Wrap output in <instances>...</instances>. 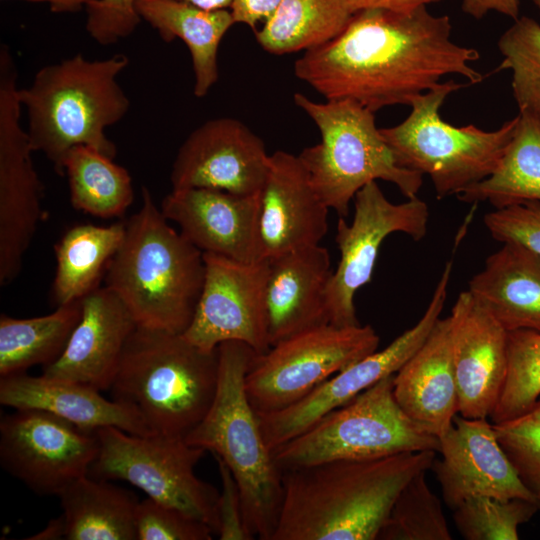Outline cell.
<instances>
[{"label": "cell", "mask_w": 540, "mask_h": 540, "mask_svg": "<svg viewBox=\"0 0 540 540\" xmlns=\"http://www.w3.org/2000/svg\"><path fill=\"white\" fill-rule=\"evenodd\" d=\"M451 31L450 17L433 15L427 6L361 10L336 37L304 51L294 74L328 100H353L373 112L410 105L443 76L483 80L471 66L478 50L453 42Z\"/></svg>", "instance_id": "6da1fadb"}, {"label": "cell", "mask_w": 540, "mask_h": 540, "mask_svg": "<svg viewBox=\"0 0 540 540\" xmlns=\"http://www.w3.org/2000/svg\"><path fill=\"white\" fill-rule=\"evenodd\" d=\"M436 451L334 460L282 470L283 498L271 540H376L403 487Z\"/></svg>", "instance_id": "7a4b0ae2"}, {"label": "cell", "mask_w": 540, "mask_h": 540, "mask_svg": "<svg viewBox=\"0 0 540 540\" xmlns=\"http://www.w3.org/2000/svg\"><path fill=\"white\" fill-rule=\"evenodd\" d=\"M141 194V208L125 221L104 286L124 302L138 326L183 334L203 289V252L169 225L147 187Z\"/></svg>", "instance_id": "3957f363"}, {"label": "cell", "mask_w": 540, "mask_h": 540, "mask_svg": "<svg viewBox=\"0 0 540 540\" xmlns=\"http://www.w3.org/2000/svg\"><path fill=\"white\" fill-rule=\"evenodd\" d=\"M128 65L124 54L89 60L79 53L42 67L29 87L18 90L33 151L45 154L57 174L64 176L66 155L75 146L112 159L117 155L105 130L129 110L130 100L117 81Z\"/></svg>", "instance_id": "277c9868"}, {"label": "cell", "mask_w": 540, "mask_h": 540, "mask_svg": "<svg viewBox=\"0 0 540 540\" xmlns=\"http://www.w3.org/2000/svg\"><path fill=\"white\" fill-rule=\"evenodd\" d=\"M255 354L250 346L239 341L218 346L214 400L185 440L210 451L229 467L240 489L248 530L254 539L271 540L282 505V471L273 459L245 391V376Z\"/></svg>", "instance_id": "5b68a950"}, {"label": "cell", "mask_w": 540, "mask_h": 540, "mask_svg": "<svg viewBox=\"0 0 540 540\" xmlns=\"http://www.w3.org/2000/svg\"><path fill=\"white\" fill-rule=\"evenodd\" d=\"M218 371V347L205 351L182 334L137 326L109 390L153 434L185 438L214 400Z\"/></svg>", "instance_id": "8992f818"}, {"label": "cell", "mask_w": 540, "mask_h": 540, "mask_svg": "<svg viewBox=\"0 0 540 540\" xmlns=\"http://www.w3.org/2000/svg\"><path fill=\"white\" fill-rule=\"evenodd\" d=\"M293 100L321 134V142L298 157L322 202L339 217L345 218L356 193L376 180L394 184L407 199L417 197L423 175L398 165L375 112L349 99L315 102L296 93Z\"/></svg>", "instance_id": "52a82bcc"}, {"label": "cell", "mask_w": 540, "mask_h": 540, "mask_svg": "<svg viewBox=\"0 0 540 540\" xmlns=\"http://www.w3.org/2000/svg\"><path fill=\"white\" fill-rule=\"evenodd\" d=\"M464 85L439 83L415 97L411 112L400 124L380 129L401 167L427 175L438 199L458 195L490 176L510 143L518 115L493 131L475 125L456 127L445 122L440 109L451 93Z\"/></svg>", "instance_id": "ba28073f"}, {"label": "cell", "mask_w": 540, "mask_h": 540, "mask_svg": "<svg viewBox=\"0 0 540 540\" xmlns=\"http://www.w3.org/2000/svg\"><path fill=\"white\" fill-rule=\"evenodd\" d=\"M394 374L327 413L272 450L282 470L334 460L374 459L405 452H438L439 438L413 421L393 392Z\"/></svg>", "instance_id": "9c48e42d"}, {"label": "cell", "mask_w": 540, "mask_h": 540, "mask_svg": "<svg viewBox=\"0 0 540 540\" xmlns=\"http://www.w3.org/2000/svg\"><path fill=\"white\" fill-rule=\"evenodd\" d=\"M95 432L99 452L88 475L124 480L148 498L206 523L217 533L219 491L194 471L204 449L180 436L136 435L116 427H101Z\"/></svg>", "instance_id": "30bf717a"}, {"label": "cell", "mask_w": 540, "mask_h": 540, "mask_svg": "<svg viewBox=\"0 0 540 540\" xmlns=\"http://www.w3.org/2000/svg\"><path fill=\"white\" fill-rule=\"evenodd\" d=\"M370 325L315 327L255 354L245 391L256 413H271L300 401L336 373L377 350Z\"/></svg>", "instance_id": "8fae6325"}, {"label": "cell", "mask_w": 540, "mask_h": 540, "mask_svg": "<svg viewBox=\"0 0 540 540\" xmlns=\"http://www.w3.org/2000/svg\"><path fill=\"white\" fill-rule=\"evenodd\" d=\"M17 67L6 44L0 46V286L20 274L42 209L43 184L32 161L30 138L20 124Z\"/></svg>", "instance_id": "7c38bea8"}, {"label": "cell", "mask_w": 540, "mask_h": 540, "mask_svg": "<svg viewBox=\"0 0 540 540\" xmlns=\"http://www.w3.org/2000/svg\"><path fill=\"white\" fill-rule=\"evenodd\" d=\"M354 216L350 224L339 217L336 243L340 260L327 286L326 303L329 324L346 327L359 325L354 296L372 277L382 242L395 232L413 240L427 233L429 208L414 197L406 202H390L376 181L360 189L354 197Z\"/></svg>", "instance_id": "4fadbf2b"}, {"label": "cell", "mask_w": 540, "mask_h": 540, "mask_svg": "<svg viewBox=\"0 0 540 540\" xmlns=\"http://www.w3.org/2000/svg\"><path fill=\"white\" fill-rule=\"evenodd\" d=\"M99 452L95 431L52 413L15 409L0 421V463L40 495H56L89 474Z\"/></svg>", "instance_id": "5bb4252c"}, {"label": "cell", "mask_w": 540, "mask_h": 540, "mask_svg": "<svg viewBox=\"0 0 540 540\" xmlns=\"http://www.w3.org/2000/svg\"><path fill=\"white\" fill-rule=\"evenodd\" d=\"M452 267L451 261L446 262L420 320L383 350H376L336 373L295 404L271 413H257L264 439L271 451L383 378L395 374L413 356L440 318L448 295Z\"/></svg>", "instance_id": "9a60e30c"}, {"label": "cell", "mask_w": 540, "mask_h": 540, "mask_svg": "<svg viewBox=\"0 0 540 540\" xmlns=\"http://www.w3.org/2000/svg\"><path fill=\"white\" fill-rule=\"evenodd\" d=\"M203 257V289L182 335L205 351L239 341L257 354L266 352L270 348L265 298L269 261L247 263L213 253Z\"/></svg>", "instance_id": "2e32d148"}, {"label": "cell", "mask_w": 540, "mask_h": 540, "mask_svg": "<svg viewBox=\"0 0 540 540\" xmlns=\"http://www.w3.org/2000/svg\"><path fill=\"white\" fill-rule=\"evenodd\" d=\"M269 156L263 140L240 120L211 119L194 129L178 149L171 186L259 194Z\"/></svg>", "instance_id": "e0dca14e"}, {"label": "cell", "mask_w": 540, "mask_h": 540, "mask_svg": "<svg viewBox=\"0 0 540 540\" xmlns=\"http://www.w3.org/2000/svg\"><path fill=\"white\" fill-rule=\"evenodd\" d=\"M441 459L434 471L443 500L452 510L473 496L537 500L519 478L487 418L454 417L439 438Z\"/></svg>", "instance_id": "ac0fdd59"}, {"label": "cell", "mask_w": 540, "mask_h": 540, "mask_svg": "<svg viewBox=\"0 0 540 540\" xmlns=\"http://www.w3.org/2000/svg\"><path fill=\"white\" fill-rule=\"evenodd\" d=\"M161 212L203 253L241 262L260 258V193L240 195L211 188L172 189Z\"/></svg>", "instance_id": "d6986e66"}, {"label": "cell", "mask_w": 540, "mask_h": 540, "mask_svg": "<svg viewBox=\"0 0 540 540\" xmlns=\"http://www.w3.org/2000/svg\"><path fill=\"white\" fill-rule=\"evenodd\" d=\"M450 316L458 413L490 417L506 378L508 331L468 290L458 295Z\"/></svg>", "instance_id": "ffe728a7"}, {"label": "cell", "mask_w": 540, "mask_h": 540, "mask_svg": "<svg viewBox=\"0 0 540 540\" xmlns=\"http://www.w3.org/2000/svg\"><path fill=\"white\" fill-rule=\"evenodd\" d=\"M328 210L298 155L272 153L260 191V258L318 245L328 231Z\"/></svg>", "instance_id": "44dd1931"}, {"label": "cell", "mask_w": 540, "mask_h": 540, "mask_svg": "<svg viewBox=\"0 0 540 540\" xmlns=\"http://www.w3.org/2000/svg\"><path fill=\"white\" fill-rule=\"evenodd\" d=\"M82 314L70 339L42 375L99 391L110 389L128 339L137 323L124 302L107 287L81 299Z\"/></svg>", "instance_id": "7402d4cb"}, {"label": "cell", "mask_w": 540, "mask_h": 540, "mask_svg": "<svg viewBox=\"0 0 540 540\" xmlns=\"http://www.w3.org/2000/svg\"><path fill=\"white\" fill-rule=\"evenodd\" d=\"M268 261L265 298L270 347L329 324L326 292L333 273L329 251L318 244Z\"/></svg>", "instance_id": "603a6c76"}, {"label": "cell", "mask_w": 540, "mask_h": 540, "mask_svg": "<svg viewBox=\"0 0 540 540\" xmlns=\"http://www.w3.org/2000/svg\"><path fill=\"white\" fill-rule=\"evenodd\" d=\"M452 318H439L422 346L394 374L402 410L429 433L442 437L458 414Z\"/></svg>", "instance_id": "cb8c5ba5"}, {"label": "cell", "mask_w": 540, "mask_h": 540, "mask_svg": "<svg viewBox=\"0 0 540 540\" xmlns=\"http://www.w3.org/2000/svg\"><path fill=\"white\" fill-rule=\"evenodd\" d=\"M0 403L14 409L43 410L89 431L116 427L131 434L153 435L130 406L72 381L26 372L0 377Z\"/></svg>", "instance_id": "d4e9b609"}, {"label": "cell", "mask_w": 540, "mask_h": 540, "mask_svg": "<svg viewBox=\"0 0 540 540\" xmlns=\"http://www.w3.org/2000/svg\"><path fill=\"white\" fill-rule=\"evenodd\" d=\"M468 291L507 330L540 333V255L512 242L487 257Z\"/></svg>", "instance_id": "484cf974"}, {"label": "cell", "mask_w": 540, "mask_h": 540, "mask_svg": "<svg viewBox=\"0 0 540 540\" xmlns=\"http://www.w3.org/2000/svg\"><path fill=\"white\" fill-rule=\"evenodd\" d=\"M136 9L164 42L178 38L185 43L192 59L194 95L204 97L219 77L218 48L235 24L231 10H205L175 0H137Z\"/></svg>", "instance_id": "4316f807"}, {"label": "cell", "mask_w": 540, "mask_h": 540, "mask_svg": "<svg viewBox=\"0 0 540 540\" xmlns=\"http://www.w3.org/2000/svg\"><path fill=\"white\" fill-rule=\"evenodd\" d=\"M58 497L66 540H137L135 495L121 487L83 476Z\"/></svg>", "instance_id": "83f0119b"}, {"label": "cell", "mask_w": 540, "mask_h": 540, "mask_svg": "<svg viewBox=\"0 0 540 540\" xmlns=\"http://www.w3.org/2000/svg\"><path fill=\"white\" fill-rule=\"evenodd\" d=\"M125 221L109 226L75 225L54 246L57 267L52 299L57 306L80 300L95 289L125 235Z\"/></svg>", "instance_id": "f1b7e54d"}, {"label": "cell", "mask_w": 540, "mask_h": 540, "mask_svg": "<svg viewBox=\"0 0 540 540\" xmlns=\"http://www.w3.org/2000/svg\"><path fill=\"white\" fill-rule=\"evenodd\" d=\"M456 196L464 203L489 202L495 209L540 202V115L519 112L513 137L493 173Z\"/></svg>", "instance_id": "f546056e"}, {"label": "cell", "mask_w": 540, "mask_h": 540, "mask_svg": "<svg viewBox=\"0 0 540 540\" xmlns=\"http://www.w3.org/2000/svg\"><path fill=\"white\" fill-rule=\"evenodd\" d=\"M82 314L80 300L57 306L44 316L18 319L0 316V377L47 366L63 353Z\"/></svg>", "instance_id": "4dcf8cb0"}, {"label": "cell", "mask_w": 540, "mask_h": 540, "mask_svg": "<svg viewBox=\"0 0 540 540\" xmlns=\"http://www.w3.org/2000/svg\"><path fill=\"white\" fill-rule=\"evenodd\" d=\"M352 16L347 0H283L255 36L271 54L306 51L340 34Z\"/></svg>", "instance_id": "1f68e13d"}, {"label": "cell", "mask_w": 540, "mask_h": 540, "mask_svg": "<svg viewBox=\"0 0 540 540\" xmlns=\"http://www.w3.org/2000/svg\"><path fill=\"white\" fill-rule=\"evenodd\" d=\"M64 175L72 206L92 216L120 217L134 200L127 169L92 147H73L64 161Z\"/></svg>", "instance_id": "d6a6232c"}, {"label": "cell", "mask_w": 540, "mask_h": 540, "mask_svg": "<svg viewBox=\"0 0 540 540\" xmlns=\"http://www.w3.org/2000/svg\"><path fill=\"white\" fill-rule=\"evenodd\" d=\"M426 472L417 473L400 491L377 539H452L441 501L429 488Z\"/></svg>", "instance_id": "836d02e7"}, {"label": "cell", "mask_w": 540, "mask_h": 540, "mask_svg": "<svg viewBox=\"0 0 540 540\" xmlns=\"http://www.w3.org/2000/svg\"><path fill=\"white\" fill-rule=\"evenodd\" d=\"M506 378L490 418L499 423L521 415L540 397V333L508 331Z\"/></svg>", "instance_id": "e575fe53"}, {"label": "cell", "mask_w": 540, "mask_h": 540, "mask_svg": "<svg viewBox=\"0 0 540 540\" xmlns=\"http://www.w3.org/2000/svg\"><path fill=\"white\" fill-rule=\"evenodd\" d=\"M499 69L512 73L513 97L519 112L540 115V24L520 16L501 35Z\"/></svg>", "instance_id": "d590c367"}, {"label": "cell", "mask_w": 540, "mask_h": 540, "mask_svg": "<svg viewBox=\"0 0 540 540\" xmlns=\"http://www.w3.org/2000/svg\"><path fill=\"white\" fill-rule=\"evenodd\" d=\"M539 509L537 500L473 496L453 509V521L467 540H517L519 526Z\"/></svg>", "instance_id": "8d00e7d4"}, {"label": "cell", "mask_w": 540, "mask_h": 540, "mask_svg": "<svg viewBox=\"0 0 540 540\" xmlns=\"http://www.w3.org/2000/svg\"><path fill=\"white\" fill-rule=\"evenodd\" d=\"M492 425L519 478L536 496L540 492V397L521 415Z\"/></svg>", "instance_id": "74e56055"}, {"label": "cell", "mask_w": 540, "mask_h": 540, "mask_svg": "<svg viewBox=\"0 0 540 540\" xmlns=\"http://www.w3.org/2000/svg\"><path fill=\"white\" fill-rule=\"evenodd\" d=\"M135 523L137 540H211L214 535L206 523L150 498L138 503Z\"/></svg>", "instance_id": "f35d334b"}, {"label": "cell", "mask_w": 540, "mask_h": 540, "mask_svg": "<svg viewBox=\"0 0 540 540\" xmlns=\"http://www.w3.org/2000/svg\"><path fill=\"white\" fill-rule=\"evenodd\" d=\"M484 225L494 240L521 244L540 255V202L527 201L487 213Z\"/></svg>", "instance_id": "ab89813d"}, {"label": "cell", "mask_w": 540, "mask_h": 540, "mask_svg": "<svg viewBox=\"0 0 540 540\" xmlns=\"http://www.w3.org/2000/svg\"><path fill=\"white\" fill-rule=\"evenodd\" d=\"M137 0H98L86 7L85 29L102 46L129 37L141 23Z\"/></svg>", "instance_id": "60d3db41"}, {"label": "cell", "mask_w": 540, "mask_h": 540, "mask_svg": "<svg viewBox=\"0 0 540 540\" xmlns=\"http://www.w3.org/2000/svg\"><path fill=\"white\" fill-rule=\"evenodd\" d=\"M221 479L217 501V536L221 540H252L247 528L239 486L229 467L215 457Z\"/></svg>", "instance_id": "b9f144b4"}, {"label": "cell", "mask_w": 540, "mask_h": 540, "mask_svg": "<svg viewBox=\"0 0 540 540\" xmlns=\"http://www.w3.org/2000/svg\"><path fill=\"white\" fill-rule=\"evenodd\" d=\"M283 0H233L231 13L235 23H242L256 31L260 21L266 22Z\"/></svg>", "instance_id": "7bdbcfd3"}, {"label": "cell", "mask_w": 540, "mask_h": 540, "mask_svg": "<svg viewBox=\"0 0 540 540\" xmlns=\"http://www.w3.org/2000/svg\"><path fill=\"white\" fill-rule=\"evenodd\" d=\"M461 8L476 20L482 19L490 11H496L513 20L520 17L519 0H462Z\"/></svg>", "instance_id": "ee69618b"}, {"label": "cell", "mask_w": 540, "mask_h": 540, "mask_svg": "<svg viewBox=\"0 0 540 540\" xmlns=\"http://www.w3.org/2000/svg\"><path fill=\"white\" fill-rule=\"evenodd\" d=\"M442 0H347L353 14L366 9H385L395 12H411L421 6Z\"/></svg>", "instance_id": "f6af8a7d"}, {"label": "cell", "mask_w": 540, "mask_h": 540, "mask_svg": "<svg viewBox=\"0 0 540 540\" xmlns=\"http://www.w3.org/2000/svg\"><path fill=\"white\" fill-rule=\"evenodd\" d=\"M5 1V0H3ZM28 2L48 3L50 11L53 13H78L86 9L90 4L98 0H21Z\"/></svg>", "instance_id": "bcb514c9"}, {"label": "cell", "mask_w": 540, "mask_h": 540, "mask_svg": "<svg viewBox=\"0 0 540 540\" xmlns=\"http://www.w3.org/2000/svg\"><path fill=\"white\" fill-rule=\"evenodd\" d=\"M26 539L33 540H59L64 539V529L61 516L52 519L39 533Z\"/></svg>", "instance_id": "7dc6e473"}, {"label": "cell", "mask_w": 540, "mask_h": 540, "mask_svg": "<svg viewBox=\"0 0 540 540\" xmlns=\"http://www.w3.org/2000/svg\"><path fill=\"white\" fill-rule=\"evenodd\" d=\"M205 10L231 9L233 0H175Z\"/></svg>", "instance_id": "c3c4849f"}, {"label": "cell", "mask_w": 540, "mask_h": 540, "mask_svg": "<svg viewBox=\"0 0 540 540\" xmlns=\"http://www.w3.org/2000/svg\"><path fill=\"white\" fill-rule=\"evenodd\" d=\"M534 5L537 7L539 13H540V0H533Z\"/></svg>", "instance_id": "681fc988"}, {"label": "cell", "mask_w": 540, "mask_h": 540, "mask_svg": "<svg viewBox=\"0 0 540 540\" xmlns=\"http://www.w3.org/2000/svg\"><path fill=\"white\" fill-rule=\"evenodd\" d=\"M536 497H537L538 502H539V505H540V492H538V493L536 494Z\"/></svg>", "instance_id": "f907efd6"}]
</instances>
